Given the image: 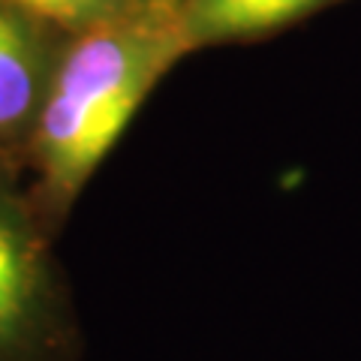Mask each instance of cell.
I'll list each match as a JSON object with an SVG mask.
<instances>
[{
    "label": "cell",
    "mask_w": 361,
    "mask_h": 361,
    "mask_svg": "<svg viewBox=\"0 0 361 361\" xmlns=\"http://www.w3.org/2000/svg\"><path fill=\"white\" fill-rule=\"evenodd\" d=\"M180 49L172 30L154 25H106L78 39L45 87L37 154L58 196H73Z\"/></svg>",
    "instance_id": "obj_1"
},
{
    "label": "cell",
    "mask_w": 361,
    "mask_h": 361,
    "mask_svg": "<svg viewBox=\"0 0 361 361\" xmlns=\"http://www.w3.org/2000/svg\"><path fill=\"white\" fill-rule=\"evenodd\" d=\"M63 298L37 229L0 190V361H61Z\"/></svg>",
    "instance_id": "obj_2"
},
{
    "label": "cell",
    "mask_w": 361,
    "mask_h": 361,
    "mask_svg": "<svg viewBox=\"0 0 361 361\" xmlns=\"http://www.w3.org/2000/svg\"><path fill=\"white\" fill-rule=\"evenodd\" d=\"M39 99L42 63L37 42L6 6H0V130L25 123Z\"/></svg>",
    "instance_id": "obj_3"
},
{
    "label": "cell",
    "mask_w": 361,
    "mask_h": 361,
    "mask_svg": "<svg viewBox=\"0 0 361 361\" xmlns=\"http://www.w3.org/2000/svg\"><path fill=\"white\" fill-rule=\"evenodd\" d=\"M325 0H193L187 27L199 39L247 37L304 16Z\"/></svg>",
    "instance_id": "obj_4"
},
{
    "label": "cell",
    "mask_w": 361,
    "mask_h": 361,
    "mask_svg": "<svg viewBox=\"0 0 361 361\" xmlns=\"http://www.w3.org/2000/svg\"><path fill=\"white\" fill-rule=\"evenodd\" d=\"M16 9L45 18V21H58L66 27H78V25H99L111 16L115 0H6Z\"/></svg>",
    "instance_id": "obj_5"
}]
</instances>
